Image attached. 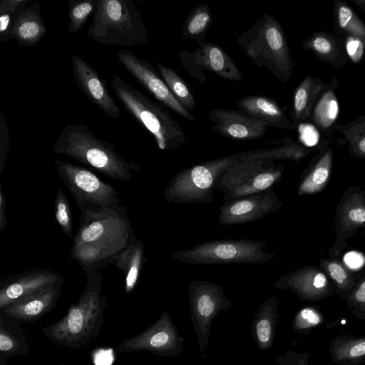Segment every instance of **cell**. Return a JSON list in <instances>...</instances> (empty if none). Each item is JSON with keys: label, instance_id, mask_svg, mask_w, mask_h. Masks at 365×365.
<instances>
[{"label": "cell", "instance_id": "obj_1", "mask_svg": "<svg viewBox=\"0 0 365 365\" xmlns=\"http://www.w3.org/2000/svg\"><path fill=\"white\" fill-rule=\"evenodd\" d=\"M79 228L73 241L71 258L77 262L86 277L113 264V257L123 252L137 237L126 207L81 212Z\"/></svg>", "mask_w": 365, "mask_h": 365}, {"label": "cell", "instance_id": "obj_2", "mask_svg": "<svg viewBox=\"0 0 365 365\" xmlns=\"http://www.w3.org/2000/svg\"><path fill=\"white\" fill-rule=\"evenodd\" d=\"M53 151L67 155L112 180L128 182L138 164L123 158L109 142L99 139L84 124H70L59 134Z\"/></svg>", "mask_w": 365, "mask_h": 365}, {"label": "cell", "instance_id": "obj_3", "mask_svg": "<svg viewBox=\"0 0 365 365\" xmlns=\"http://www.w3.org/2000/svg\"><path fill=\"white\" fill-rule=\"evenodd\" d=\"M86 277V284L78 302L66 314L43 331L54 342L78 347L94 337L101 324L106 297L101 295L103 276L101 272Z\"/></svg>", "mask_w": 365, "mask_h": 365}, {"label": "cell", "instance_id": "obj_4", "mask_svg": "<svg viewBox=\"0 0 365 365\" xmlns=\"http://www.w3.org/2000/svg\"><path fill=\"white\" fill-rule=\"evenodd\" d=\"M237 42L254 65L264 67L282 83L289 82L296 63L283 27L274 16L264 13Z\"/></svg>", "mask_w": 365, "mask_h": 365}, {"label": "cell", "instance_id": "obj_5", "mask_svg": "<svg viewBox=\"0 0 365 365\" xmlns=\"http://www.w3.org/2000/svg\"><path fill=\"white\" fill-rule=\"evenodd\" d=\"M111 86L129 114L154 138L162 150L180 149L186 142L185 134L168 109L158 103L118 76H113Z\"/></svg>", "mask_w": 365, "mask_h": 365}, {"label": "cell", "instance_id": "obj_6", "mask_svg": "<svg viewBox=\"0 0 365 365\" xmlns=\"http://www.w3.org/2000/svg\"><path fill=\"white\" fill-rule=\"evenodd\" d=\"M260 158V150L257 149L183 168L169 180L163 197L168 202L177 204L212 202L215 184L224 172L240 163Z\"/></svg>", "mask_w": 365, "mask_h": 365}, {"label": "cell", "instance_id": "obj_7", "mask_svg": "<svg viewBox=\"0 0 365 365\" xmlns=\"http://www.w3.org/2000/svg\"><path fill=\"white\" fill-rule=\"evenodd\" d=\"M87 34L102 45L130 47L149 41L141 13L132 0H99Z\"/></svg>", "mask_w": 365, "mask_h": 365}, {"label": "cell", "instance_id": "obj_8", "mask_svg": "<svg viewBox=\"0 0 365 365\" xmlns=\"http://www.w3.org/2000/svg\"><path fill=\"white\" fill-rule=\"evenodd\" d=\"M266 245L264 242L252 240H209L176 251L170 257L190 264H262L275 257L264 250Z\"/></svg>", "mask_w": 365, "mask_h": 365}, {"label": "cell", "instance_id": "obj_9", "mask_svg": "<svg viewBox=\"0 0 365 365\" xmlns=\"http://www.w3.org/2000/svg\"><path fill=\"white\" fill-rule=\"evenodd\" d=\"M58 175L81 212L120 207L119 192L91 170L54 158Z\"/></svg>", "mask_w": 365, "mask_h": 365}, {"label": "cell", "instance_id": "obj_10", "mask_svg": "<svg viewBox=\"0 0 365 365\" xmlns=\"http://www.w3.org/2000/svg\"><path fill=\"white\" fill-rule=\"evenodd\" d=\"M284 170L283 165L269 158L240 163L220 176L214 189L222 192L224 202L255 195L273 189Z\"/></svg>", "mask_w": 365, "mask_h": 365}, {"label": "cell", "instance_id": "obj_11", "mask_svg": "<svg viewBox=\"0 0 365 365\" xmlns=\"http://www.w3.org/2000/svg\"><path fill=\"white\" fill-rule=\"evenodd\" d=\"M190 311L200 352L209 343L213 319L221 312L231 308L232 301L223 287L214 282L192 280L188 287Z\"/></svg>", "mask_w": 365, "mask_h": 365}, {"label": "cell", "instance_id": "obj_12", "mask_svg": "<svg viewBox=\"0 0 365 365\" xmlns=\"http://www.w3.org/2000/svg\"><path fill=\"white\" fill-rule=\"evenodd\" d=\"M193 51H180L178 58L190 76L200 84L207 78L205 71H209L230 81H240L243 76L232 58L219 45L205 42Z\"/></svg>", "mask_w": 365, "mask_h": 365}, {"label": "cell", "instance_id": "obj_13", "mask_svg": "<svg viewBox=\"0 0 365 365\" xmlns=\"http://www.w3.org/2000/svg\"><path fill=\"white\" fill-rule=\"evenodd\" d=\"M116 56L124 68L160 104L188 120H194L193 115L178 101L152 64L128 49L118 50Z\"/></svg>", "mask_w": 365, "mask_h": 365}, {"label": "cell", "instance_id": "obj_14", "mask_svg": "<svg viewBox=\"0 0 365 365\" xmlns=\"http://www.w3.org/2000/svg\"><path fill=\"white\" fill-rule=\"evenodd\" d=\"M118 349L122 352L144 350L164 356H178L183 351L182 338L169 312H163L149 328L123 341Z\"/></svg>", "mask_w": 365, "mask_h": 365}, {"label": "cell", "instance_id": "obj_15", "mask_svg": "<svg viewBox=\"0 0 365 365\" xmlns=\"http://www.w3.org/2000/svg\"><path fill=\"white\" fill-rule=\"evenodd\" d=\"M63 276L58 272L35 268L5 278L1 282L0 309L56 286H61Z\"/></svg>", "mask_w": 365, "mask_h": 365}, {"label": "cell", "instance_id": "obj_16", "mask_svg": "<svg viewBox=\"0 0 365 365\" xmlns=\"http://www.w3.org/2000/svg\"><path fill=\"white\" fill-rule=\"evenodd\" d=\"M282 203L273 189L224 202L219 208L218 224H245L265 217L279 210Z\"/></svg>", "mask_w": 365, "mask_h": 365}, {"label": "cell", "instance_id": "obj_17", "mask_svg": "<svg viewBox=\"0 0 365 365\" xmlns=\"http://www.w3.org/2000/svg\"><path fill=\"white\" fill-rule=\"evenodd\" d=\"M72 73L78 88L103 113L112 118L121 117L118 105L96 70L78 55L71 58Z\"/></svg>", "mask_w": 365, "mask_h": 365}, {"label": "cell", "instance_id": "obj_18", "mask_svg": "<svg viewBox=\"0 0 365 365\" xmlns=\"http://www.w3.org/2000/svg\"><path fill=\"white\" fill-rule=\"evenodd\" d=\"M213 130L233 140H252L262 138L268 126L239 110L214 108L208 113Z\"/></svg>", "mask_w": 365, "mask_h": 365}, {"label": "cell", "instance_id": "obj_19", "mask_svg": "<svg viewBox=\"0 0 365 365\" xmlns=\"http://www.w3.org/2000/svg\"><path fill=\"white\" fill-rule=\"evenodd\" d=\"M274 286L289 289L300 299L317 301L330 294L326 276L314 268L305 267L280 277Z\"/></svg>", "mask_w": 365, "mask_h": 365}, {"label": "cell", "instance_id": "obj_20", "mask_svg": "<svg viewBox=\"0 0 365 365\" xmlns=\"http://www.w3.org/2000/svg\"><path fill=\"white\" fill-rule=\"evenodd\" d=\"M236 104L239 110L262 121L268 127L295 130L282 108L270 97L247 96L237 101Z\"/></svg>", "mask_w": 365, "mask_h": 365}, {"label": "cell", "instance_id": "obj_21", "mask_svg": "<svg viewBox=\"0 0 365 365\" xmlns=\"http://www.w3.org/2000/svg\"><path fill=\"white\" fill-rule=\"evenodd\" d=\"M339 80L334 76L324 83L312 107L310 121L324 136L331 138L338 123L339 105L335 90Z\"/></svg>", "mask_w": 365, "mask_h": 365}, {"label": "cell", "instance_id": "obj_22", "mask_svg": "<svg viewBox=\"0 0 365 365\" xmlns=\"http://www.w3.org/2000/svg\"><path fill=\"white\" fill-rule=\"evenodd\" d=\"M47 26L41 18L39 2L29 5L21 12L14 23L11 39L19 47H33L37 45L47 32Z\"/></svg>", "mask_w": 365, "mask_h": 365}, {"label": "cell", "instance_id": "obj_23", "mask_svg": "<svg viewBox=\"0 0 365 365\" xmlns=\"http://www.w3.org/2000/svg\"><path fill=\"white\" fill-rule=\"evenodd\" d=\"M302 48L312 51L323 62L341 68L348 62L344 38L325 31L313 33L302 43Z\"/></svg>", "mask_w": 365, "mask_h": 365}, {"label": "cell", "instance_id": "obj_24", "mask_svg": "<svg viewBox=\"0 0 365 365\" xmlns=\"http://www.w3.org/2000/svg\"><path fill=\"white\" fill-rule=\"evenodd\" d=\"M278 319L277 298L272 297L264 300L257 311L251 330L254 342L259 349L264 351L272 346Z\"/></svg>", "mask_w": 365, "mask_h": 365}, {"label": "cell", "instance_id": "obj_25", "mask_svg": "<svg viewBox=\"0 0 365 365\" xmlns=\"http://www.w3.org/2000/svg\"><path fill=\"white\" fill-rule=\"evenodd\" d=\"M61 286L53 287L36 295L9 304L1 309L14 318L31 321L48 312L56 303Z\"/></svg>", "mask_w": 365, "mask_h": 365}, {"label": "cell", "instance_id": "obj_26", "mask_svg": "<svg viewBox=\"0 0 365 365\" xmlns=\"http://www.w3.org/2000/svg\"><path fill=\"white\" fill-rule=\"evenodd\" d=\"M324 83L312 75H307L296 88L292 98L290 116L294 129L311 119L312 107Z\"/></svg>", "mask_w": 365, "mask_h": 365}, {"label": "cell", "instance_id": "obj_27", "mask_svg": "<svg viewBox=\"0 0 365 365\" xmlns=\"http://www.w3.org/2000/svg\"><path fill=\"white\" fill-rule=\"evenodd\" d=\"M146 261L143 243L137 237L113 257V265L124 274L125 292L130 294L137 286Z\"/></svg>", "mask_w": 365, "mask_h": 365}, {"label": "cell", "instance_id": "obj_28", "mask_svg": "<svg viewBox=\"0 0 365 365\" xmlns=\"http://www.w3.org/2000/svg\"><path fill=\"white\" fill-rule=\"evenodd\" d=\"M328 351L336 364L361 365L365 361V336H336L330 341Z\"/></svg>", "mask_w": 365, "mask_h": 365}, {"label": "cell", "instance_id": "obj_29", "mask_svg": "<svg viewBox=\"0 0 365 365\" xmlns=\"http://www.w3.org/2000/svg\"><path fill=\"white\" fill-rule=\"evenodd\" d=\"M333 20L334 34L342 37H356L365 46V24L345 1H334Z\"/></svg>", "mask_w": 365, "mask_h": 365}, {"label": "cell", "instance_id": "obj_30", "mask_svg": "<svg viewBox=\"0 0 365 365\" xmlns=\"http://www.w3.org/2000/svg\"><path fill=\"white\" fill-rule=\"evenodd\" d=\"M330 139L325 140L324 152L319 156L312 170L299 185L300 195L317 192L325 185L329 177L333 158L332 150L327 148Z\"/></svg>", "mask_w": 365, "mask_h": 365}, {"label": "cell", "instance_id": "obj_31", "mask_svg": "<svg viewBox=\"0 0 365 365\" xmlns=\"http://www.w3.org/2000/svg\"><path fill=\"white\" fill-rule=\"evenodd\" d=\"M212 14L208 4L195 6L187 14L182 34L187 39L196 41L199 45L205 42V35L212 22Z\"/></svg>", "mask_w": 365, "mask_h": 365}, {"label": "cell", "instance_id": "obj_32", "mask_svg": "<svg viewBox=\"0 0 365 365\" xmlns=\"http://www.w3.org/2000/svg\"><path fill=\"white\" fill-rule=\"evenodd\" d=\"M157 68L178 101L190 113L194 110L196 102L187 82L173 69L165 66L160 62L157 63Z\"/></svg>", "mask_w": 365, "mask_h": 365}, {"label": "cell", "instance_id": "obj_33", "mask_svg": "<svg viewBox=\"0 0 365 365\" xmlns=\"http://www.w3.org/2000/svg\"><path fill=\"white\" fill-rule=\"evenodd\" d=\"M335 130L344 136L343 140H338L339 143L348 142L351 153L365 157V115L346 125L338 123Z\"/></svg>", "mask_w": 365, "mask_h": 365}, {"label": "cell", "instance_id": "obj_34", "mask_svg": "<svg viewBox=\"0 0 365 365\" xmlns=\"http://www.w3.org/2000/svg\"><path fill=\"white\" fill-rule=\"evenodd\" d=\"M98 1L99 0H69V33H76L82 29L88 18L94 14Z\"/></svg>", "mask_w": 365, "mask_h": 365}, {"label": "cell", "instance_id": "obj_35", "mask_svg": "<svg viewBox=\"0 0 365 365\" xmlns=\"http://www.w3.org/2000/svg\"><path fill=\"white\" fill-rule=\"evenodd\" d=\"M324 322V317L319 310L312 307H306L296 313L292 321V329L297 332L308 333Z\"/></svg>", "mask_w": 365, "mask_h": 365}, {"label": "cell", "instance_id": "obj_36", "mask_svg": "<svg viewBox=\"0 0 365 365\" xmlns=\"http://www.w3.org/2000/svg\"><path fill=\"white\" fill-rule=\"evenodd\" d=\"M56 220L63 232L71 236L73 233L72 216L70 203L63 190L58 188L54 202Z\"/></svg>", "mask_w": 365, "mask_h": 365}, {"label": "cell", "instance_id": "obj_37", "mask_svg": "<svg viewBox=\"0 0 365 365\" xmlns=\"http://www.w3.org/2000/svg\"><path fill=\"white\" fill-rule=\"evenodd\" d=\"M297 128L299 130L301 143L305 147L312 148L321 142L322 133L312 123H302Z\"/></svg>", "mask_w": 365, "mask_h": 365}, {"label": "cell", "instance_id": "obj_38", "mask_svg": "<svg viewBox=\"0 0 365 365\" xmlns=\"http://www.w3.org/2000/svg\"><path fill=\"white\" fill-rule=\"evenodd\" d=\"M10 135L8 122L3 110H0V175H2L8 158Z\"/></svg>", "mask_w": 365, "mask_h": 365}, {"label": "cell", "instance_id": "obj_39", "mask_svg": "<svg viewBox=\"0 0 365 365\" xmlns=\"http://www.w3.org/2000/svg\"><path fill=\"white\" fill-rule=\"evenodd\" d=\"M345 50L348 58L354 63H360L365 57V46L361 40L356 37L344 36Z\"/></svg>", "mask_w": 365, "mask_h": 365}, {"label": "cell", "instance_id": "obj_40", "mask_svg": "<svg viewBox=\"0 0 365 365\" xmlns=\"http://www.w3.org/2000/svg\"><path fill=\"white\" fill-rule=\"evenodd\" d=\"M330 277L341 290H349L350 288L349 276L344 268L338 262H331L327 265Z\"/></svg>", "mask_w": 365, "mask_h": 365}, {"label": "cell", "instance_id": "obj_41", "mask_svg": "<svg viewBox=\"0 0 365 365\" xmlns=\"http://www.w3.org/2000/svg\"><path fill=\"white\" fill-rule=\"evenodd\" d=\"M344 226L353 227L365 223V207L363 205H351L344 212L342 218Z\"/></svg>", "mask_w": 365, "mask_h": 365}, {"label": "cell", "instance_id": "obj_42", "mask_svg": "<svg viewBox=\"0 0 365 365\" xmlns=\"http://www.w3.org/2000/svg\"><path fill=\"white\" fill-rule=\"evenodd\" d=\"M309 354L297 353L287 350L283 355L277 357L278 365H308Z\"/></svg>", "mask_w": 365, "mask_h": 365}, {"label": "cell", "instance_id": "obj_43", "mask_svg": "<svg viewBox=\"0 0 365 365\" xmlns=\"http://www.w3.org/2000/svg\"><path fill=\"white\" fill-rule=\"evenodd\" d=\"M18 15L11 13L0 14V42L11 39V29Z\"/></svg>", "mask_w": 365, "mask_h": 365}, {"label": "cell", "instance_id": "obj_44", "mask_svg": "<svg viewBox=\"0 0 365 365\" xmlns=\"http://www.w3.org/2000/svg\"><path fill=\"white\" fill-rule=\"evenodd\" d=\"M31 1L32 0H2L0 1V14H19Z\"/></svg>", "mask_w": 365, "mask_h": 365}, {"label": "cell", "instance_id": "obj_45", "mask_svg": "<svg viewBox=\"0 0 365 365\" xmlns=\"http://www.w3.org/2000/svg\"><path fill=\"white\" fill-rule=\"evenodd\" d=\"M18 341L6 331L2 327L0 329V350L1 352L14 351L18 349Z\"/></svg>", "mask_w": 365, "mask_h": 365}, {"label": "cell", "instance_id": "obj_46", "mask_svg": "<svg viewBox=\"0 0 365 365\" xmlns=\"http://www.w3.org/2000/svg\"><path fill=\"white\" fill-rule=\"evenodd\" d=\"M0 232H3L7 225V217L6 214V196L0 185Z\"/></svg>", "mask_w": 365, "mask_h": 365}, {"label": "cell", "instance_id": "obj_47", "mask_svg": "<svg viewBox=\"0 0 365 365\" xmlns=\"http://www.w3.org/2000/svg\"><path fill=\"white\" fill-rule=\"evenodd\" d=\"M344 261L351 268H358L364 263V258L360 254L354 252L347 253Z\"/></svg>", "mask_w": 365, "mask_h": 365}, {"label": "cell", "instance_id": "obj_48", "mask_svg": "<svg viewBox=\"0 0 365 365\" xmlns=\"http://www.w3.org/2000/svg\"><path fill=\"white\" fill-rule=\"evenodd\" d=\"M365 14V0H351Z\"/></svg>", "mask_w": 365, "mask_h": 365}]
</instances>
